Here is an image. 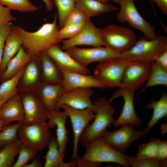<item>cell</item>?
<instances>
[{"mask_svg": "<svg viewBox=\"0 0 167 167\" xmlns=\"http://www.w3.org/2000/svg\"><path fill=\"white\" fill-rule=\"evenodd\" d=\"M57 18L56 13L52 23L43 24L34 32L28 31L23 28L15 25L22 39V47L28 54L37 58L61 41L58 36L60 28L57 24Z\"/></svg>", "mask_w": 167, "mask_h": 167, "instance_id": "obj_1", "label": "cell"}, {"mask_svg": "<svg viewBox=\"0 0 167 167\" xmlns=\"http://www.w3.org/2000/svg\"><path fill=\"white\" fill-rule=\"evenodd\" d=\"M95 107L93 122L85 127L79 142L85 146L95 139L101 136L106 128L113 124L115 110L109 100L104 97L96 99L94 103Z\"/></svg>", "mask_w": 167, "mask_h": 167, "instance_id": "obj_2", "label": "cell"}, {"mask_svg": "<svg viewBox=\"0 0 167 167\" xmlns=\"http://www.w3.org/2000/svg\"><path fill=\"white\" fill-rule=\"evenodd\" d=\"M167 49V37L158 35L153 39L140 37L127 51L120 54V58L129 61L152 63L156 57Z\"/></svg>", "mask_w": 167, "mask_h": 167, "instance_id": "obj_3", "label": "cell"}, {"mask_svg": "<svg viewBox=\"0 0 167 167\" xmlns=\"http://www.w3.org/2000/svg\"><path fill=\"white\" fill-rule=\"evenodd\" d=\"M86 150L82 159L101 163L112 162L124 167H129L128 156L115 150L100 137L93 140L85 146Z\"/></svg>", "mask_w": 167, "mask_h": 167, "instance_id": "obj_4", "label": "cell"}, {"mask_svg": "<svg viewBox=\"0 0 167 167\" xmlns=\"http://www.w3.org/2000/svg\"><path fill=\"white\" fill-rule=\"evenodd\" d=\"M46 121L25 124H22L18 131L22 144L38 152L47 148L52 136Z\"/></svg>", "mask_w": 167, "mask_h": 167, "instance_id": "obj_5", "label": "cell"}, {"mask_svg": "<svg viewBox=\"0 0 167 167\" xmlns=\"http://www.w3.org/2000/svg\"><path fill=\"white\" fill-rule=\"evenodd\" d=\"M129 61L118 57L99 62L95 68L93 76L105 88H118Z\"/></svg>", "mask_w": 167, "mask_h": 167, "instance_id": "obj_6", "label": "cell"}, {"mask_svg": "<svg viewBox=\"0 0 167 167\" xmlns=\"http://www.w3.org/2000/svg\"><path fill=\"white\" fill-rule=\"evenodd\" d=\"M101 32L105 47L120 54L129 49L137 40L132 29L113 24L101 29Z\"/></svg>", "mask_w": 167, "mask_h": 167, "instance_id": "obj_7", "label": "cell"}, {"mask_svg": "<svg viewBox=\"0 0 167 167\" xmlns=\"http://www.w3.org/2000/svg\"><path fill=\"white\" fill-rule=\"evenodd\" d=\"M121 126L119 129L112 131L106 130L101 137L110 146L122 153L134 141L144 138L149 132L146 127L139 131L135 129L134 126L130 124Z\"/></svg>", "mask_w": 167, "mask_h": 167, "instance_id": "obj_8", "label": "cell"}, {"mask_svg": "<svg viewBox=\"0 0 167 167\" xmlns=\"http://www.w3.org/2000/svg\"><path fill=\"white\" fill-rule=\"evenodd\" d=\"M135 0H119L120 7L116 17L118 20L127 22L133 28L141 32L149 39L156 36L155 28L145 19L139 13L135 4Z\"/></svg>", "mask_w": 167, "mask_h": 167, "instance_id": "obj_9", "label": "cell"}, {"mask_svg": "<svg viewBox=\"0 0 167 167\" xmlns=\"http://www.w3.org/2000/svg\"><path fill=\"white\" fill-rule=\"evenodd\" d=\"M151 63L130 61L126 66L118 89L135 92L147 81L150 75Z\"/></svg>", "mask_w": 167, "mask_h": 167, "instance_id": "obj_10", "label": "cell"}, {"mask_svg": "<svg viewBox=\"0 0 167 167\" xmlns=\"http://www.w3.org/2000/svg\"><path fill=\"white\" fill-rule=\"evenodd\" d=\"M64 111L71 122L73 134L72 155L74 159L78 155V147L80 137L84 129L94 119L95 110L91 108L78 109L65 105L59 107Z\"/></svg>", "mask_w": 167, "mask_h": 167, "instance_id": "obj_11", "label": "cell"}, {"mask_svg": "<svg viewBox=\"0 0 167 167\" xmlns=\"http://www.w3.org/2000/svg\"><path fill=\"white\" fill-rule=\"evenodd\" d=\"M66 51L80 64L86 66L92 62H101L120 57V54L105 46L82 48L77 46Z\"/></svg>", "mask_w": 167, "mask_h": 167, "instance_id": "obj_12", "label": "cell"}, {"mask_svg": "<svg viewBox=\"0 0 167 167\" xmlns=\"http://www.w3.org/2000/svg\"><path fill=\"white\" fill-rule=\"evenodd\" d=\"M85 45L94 47L105 46L101 29L96 27L88 19L82 30L75 37L62 41L61 48L64 50L78 45Z\"/></svg>", "mask_w": 167, "mask_h": 167, "instance_id": "obj_13", "label": "cell"}, {"mask_svg": "<svg viewBox=\"0 0 167 167\" xmlns=\"http://www.w3.org/2000/svg\"><path fill=\"white\" fill-rule=\"evenodd\" d=\"M135 93V92L118 89L109 100L111 102L115 99L121 96L124 100V105L121 114L113 124L114 126L118 127L126 124L137 126L142 124L143 121L137 116L135 110L134 105Z\"/></svg>", "mask_w": 167, "mask_h": 167, "instance_id": "obj_14", "label": "cell"}, {"mask_svg": "<svg viewBox=\"0 0 167 167\" xmlns=\"http://www.w3.org/2000/svg\"><path fill=\"white\" fill-rule=\"evenodd\" d=\"M21 97L24 113L22 124H30L46 121L49 112L45 108L38 96L26 93Z\"/></svg>", "mask_w": 167, "mask_h": 167, "instance_id": "obj_15", "label": "cell"}, {"mask_svg": "<svg viewBox=\"0 0 167 167\" xmlns=\"http://www.w3.org/2000/svg\"><path fill=\"white\" fill-rule=\"evenodd\" d=\"M93 91L91 88H79L64 92L59 100L55 109L65 105L74 109H84L91 108L95 110V107L91 100Z\"/></svg>", "mask_w": 167, "mask_h": 167, "instance_id": "obj_16", "label": "cell"}, {"mask_svg": "<svg viewBox=\"0 0 167 167\" xmlns=\"http://www.w3.org/2000/svg\"><path fill=\"white\" fill-rule=\"evenodd\" d=\"M45 53L55 63L60 70L88 74L90 71L74 59L66 51L62 49L59 43L55 44Z\"/></svg>", "mask_w": 167, "mask_h": 167, "instance_id": "obj_17", "label": "cell"}, {"mask_svg": "<svg viewBox=\"0 0 167 167\" xmlns=\"http://www.w3.org/2000/svg\"><path fill=\"white\" fill-rule=\"evenodd\" d=\"M62 75V84L64 92L83 88H105L93 75L60 70Z\"/></svg>", "mask_w": 167, "mask_h": 167, "instance_id": "obj_18", "label": "cell"}, {"mask_svg": "<svg viewBox=\"0 0 167 167\" xmlns=\"http://www.w3.org/2000/svg\"><path fill=\"white\" fill-rule=\"evenodd\" d=\"M67 117L64 111L54 109L49 112L47 122L50 128L56 127V137L62 154H65L68 140V131L66 125Z\"/></svg>", "mask_w": 167, "mask_h": 167, "instance_id": "obj_19", "label": "cell"}, {"mask_svg": "<svg viewBox=\"0 0 167 167\" xmlns=\"http://www.w3.org/2000/svg\"><path fill=\"white\" fill-rule=\"evenodd\" d=\"M24 118L21 96L17 93L2 106L0 110V119L7 124L13 121L22 122Z\"/></svg>", "mask_w": 167, "mask_h": 167, "instance_id": "obj_20", "label": "cell"}, {"mask_svg": "<svg viewBox=\"0 0 167 167\" xmlns=\"http://www.w3.org/2000/svg\"><path fill=\"white\" fill-rule=\"evenodd\" d=\"M64 92L62 84L44 82L40 88L38 97L45 108L49 112L56 109L57 105Z\"/></svg>", "mask_w": 167, "mask_h": 167, "instance_id": "obj_21", "label": "cell"}, {"mask_svg": "<svg viewBox=\"0 0 167 167\" xmlns=\"http://www.w3.org/2000/svg\"><path fill=\"white\" fill-rule=\"evenodd\" d=\"M22 40L15 25L12 26L11 31L5 42L2 58L0 65V79L9 62L15 55L22 45Z\"/></svg>", "mask_w": 167, "mask_h": 167, "instance_id": "obj_22", "label": "cell"}, {"mask_svg": "<svg viewBox=\"0 0 167 167\" xmlns=\"http://www.w3.org/2000/svg\"><path fill=\"white\" fill-rule=\"evenodd\" d=\"M75 7L83 11L90 18L102 13L110 12L118 9L110 3L97 0H76Z\"/></svg>", "mask_w": 167, "mask_h": 167, "instance_id": "obj_23", "label": "cell"}, {"mask_svg": "<svg viewBox=\"0 0 167 167\" xmlns=\"http://www.w3.org/2000/svg\"><path fill=\"white\" fill-rule=\"evenodd\" d=\"M34 58L28 54L22 47L8 63L0 79L3 82L10 78L28 64Z\"/></svg>", "mask_w": 167, "mask_h": 167, "instance_id": "obj_24", "label": "cell"}, {"mask_svg": "<svg viewBox=\"0 0 167 167\" xmlns=\"http://www.w3.org/2000/svg\"><path fill=\"white\" fill-rule=\"evenodd\" d=\"M39 58L41 61L44 82L54 84H62L61 71L54 61L45 53Z\"/></svg>", "mask_w": 167, "mask_h": 167, "instance_id": "obj_25", "label": "cell"}, {"mask_svg": "<svg viewBox=\"0 0 167 167\" xmlns=\"http://www.w3.org/2000/svg\"><path fill=\"white\" fill-rule=\"evenodd\" d=\"M146 107L153 110L152 117L146 127L149 131L159 121L167 116V95L166 92H163L159 100L152 101L146 105Z\"/></svg>", "mask_w": 167, "mask_h": 167, "instance_id": "obj_26", "label": "cell"}, {"mask_svg": "<svg viewBox=\"0 0 167 167\" xmlns=\"http://www.w3.org/2000/svg\"><path fill=\"white\" fill-rule=\"evenodd\" d=\"M47 147L48 149L45 157L44 167H59L64 161L65 154L61 153L56 136H52Z\"/></svg>", "mask_w": 167, "mask_h": 167, "instance_id": "obj_27", "label": "cell"}, {"mask_svg": "<svg viewBox=\"0 0 167 167\" xmlns=\"http://www.w3.org/2000/svg\"><path fill=\"white\" fill-rule=\"evenodd\" d=\"M158 85L167 86V70L154 62L151 63L150 75L140 92L145 91L148 88Z\"/></svg>", "mask_w": 167, "mask_h": 167, "instance_id": "obj_28", "label": "cell"}, {"mask_svg": "<svg viewBox=\"0 0 167 167\" xmlns=\"http://www.w3.org/2000/svg\"><path fill=\"white\" fill-rule=\"evenodd\" d=\"M24 71V67L10 78L2 82L0 86V100L4 103L16 94L18 84Z\"/></svg>", "mask_w": 167, "mask_h": 167, "instance_id": "obj_29", "label": "cell"}, {"mask_svg": "<svg viewBox=\"0 0 167 167\" xmlns=\"http://www.w3.org/2000/svg\"><path fill=\"white\" fill-rule=\"evenodd\" d=\"M22 142L18 139L0 149V167H11Z\"/></svg>", "mask_w": 167, "mask_h": 167, "instance_id": "obj_30", "label": "cell"}, {"mask_svg": "<svg viewBox=\"0 0 167 167\" xmlns=\"http://www.w3.org/2000/svg\"><path fill=\"white\" fill-rule=\"evenodd\" d=\"M160 138H151L147 143L141 144L135 157L138 159L157 158Z\"/></svg>", "mask_w": 167, "mask_h": 167, "instance_id": "obj_31", "label": "cell"}, {"mask_svg": "<svg viewBox=\"0 0 167 167\" xmlns=\"http://www.w3.org/2000/svg\"><path fill=\"white\" fill-rule=\"evenodd\" d=\"M0 3L11 10L22 13L35 12L40 8L34 5L30 0H0Z\"/></svg>", "mask_w": 167, "mask_h": 167, "instance_id": "obj_32", "label": "cell"}, {"mask_svg": "<svg viewBox=\"0 0 167 167\" xmlns=\"http://www.w3.org/2000/svg\"><path fill=\"white\" fill-rule=\"evenodd\" d=\"M58 11L60 29L64 26L69 15L75 7L76 0H54Z\"/></svg>", "mask_w": 167, "mask_h": 167, "instance_id": "obj_33", "label": "cell"}, {"mask_svg": "<svg viewBox=\"0 0 167 167\" xmlns=\"http://www.w3.org/2000/svg\"><path fill=\"white\" fill-rule=\"evenodd\" d=\"M22 124V122L9 123L2 128L0 131V147L2 148L18 139V130Z\"/></svg>", "mask_w": 167, "mask_h": 167, "instance_id": "obj_34", "label": "cell"}, {"mask_svg": "<svg viewBox=\"0 0 167 167\" xmlns=\"http://www.w3.org/2000/svg\"><path fill=\"white\" fill-rule=\"evenodd\" d=\"M129 166L132 167H164L167 166V159L161 161L157 158L138 159L129 156Z\"/></svg>", "mask_w": 167, "mask_h": 167, "instance_id": "obj_35", "label": "cell"}, {"mask_svg": "<svg viewBox=\"0 0 167 167\" xmlns=\"http://www.w3.org/2000/svg\"><path fill=\"white\" fill-rule=\"evenodd\" d=\"M35 58L27 64L23 75V82L24 85L28 86L33 85L37 82L39 76L38 68L34 61Z\"/></svg>", "mask_w": 167, "mask_h": 167, "instance_id": "obj_36", "label": "cell"}, {"mask_svg": "<svg viewBox=\"0 0 167 167\" xmlns=\"http://www.w3.org/2000/svg\"><path fill=\"white\" fill-rule=\"evenodd\" d=\"M37 152L22 143L18 152V159L11 167H24L29 161L32 160L37 156Z\"/></svg>", "mask_w": 167, "mask_h": 167, "instance_id": "obj_37", "label": "cell"}, {"mask_svg": "<svg viewBox=\"0 0 167 167\" xmlns=\"http://www.w3.org/2000/svg\"><path fill=\"white\" fill-rule=\"evenodd\" d=\"M86 21L79 23L64 26L60 29L58 35L59 39L62 40L73 38L77 35L84 29L86 24Z\"/></svg>", "mask_w": 167, "mask_h": 167, "instance_id": "obj_38", "label": "cell"}, {"mask_svg": "<svg viewBox=\"0 0 167 167\" xmlns=\"http://www.w3.org/2000/svg\"><path fill=\"white\" fill-rule=\"evenodd\" d=\"M90 19L83 11L75 7L67 17L64 26L86 21Z\"/></svg>", "mask_w": 167, "mask_h": 167, "instance_id": "obj_39", "label": "cell"}, {"mask_svg": "<svg viewBox=\"0 0 167 167\" xmlns=\"http://www.w3.org/2000/svg\"><path fill=\"white\" fill-rule=\"evenodd\" d=\"M12 28L9 23L0 25V65L2 62L6 39Z\"/></svg>", "mask_w": 167, "mask_h": 167, "instance_id": "obj_40", "label": "cell"}, {"mask_svg": "<svg viewBox=\"0 0 167 167\" xmlns=\"http://www.w3.org/2000/svg\"><path fill=\"white\" fill-rule=\"evenodd\" d=\"M16 20V18L11 14V10L0 3V25Z\"/></svg>", "mask_w": 167, "mask_h": 167, "instance_id": "obj_41", "label": "cell"}, {"mask_svg": "<svg viewBox=\"0 0 167 167\" xmlns=\"http://www.w3.org/2000/svg\"><path fill=\"white\" fill-rule=\"evenodd\" d=\"M76 163V167H99L101 166V163L93 162L82 159L80 156L78 155L74 159Z\"/></svg>", "mask_w": 167, "mask_h": 167, "instance_id": "obj_42", "label": "cell"}, {"mask_svg": "<svg viewBox=\"0 0 167 167\" xmlns=\"http://www.w3.org/2000/svg\"><path fill=\"white\" fill-rule=\"evenodd\" d=\"M167 141H161L158 148L157 158L161 161L167 159Z\"/></svg>", "mask_w": 167, "mask_h": 167, "instance_id": "obj_43", "label": "cell"}, {"mask_svg": "<svg viewBox=\"0 0 167 167\" xmlns=\"http://www.w3.org/2000/svg\"><path fill=\"white\" fill-rule=\"evenodd\" d=\"M154 62L164 69L167 70V49L156 57Z\"/></svg>", "mask_w": 167, "mask_h": 167, "instance_id": "obj_44", "label": "cell"}, {"mask_svg": "<svg viewBox=\"0 0 167 167\" xmlns=\"http://www.w3.org/2000/svg\"><path fill=\"white\" fill-rule=\"evenodd\" d=\"M157 5L162 14L167 16V0H151Z\"/></svg>", "mask_w": 167, "mask_h": 167, "instance_id": "obj_45", "label": "cell"}, {"mask_svg": "<svg viewBox=\"0 0 167 167\" xmlns=\"http://www.w3.org/2000/svg\"><path fill=\"white\" fill-rule=\"evenodd\" d=\"M40 156H37L32 160V162L26 165L24 167H41L43 165L40 160Z\"/></svg>", "mask_w": 167, "mask_h": 167, "instance_id": "obj_46", "label": "cell"}, {"mask_svg": "<svg viewBox=\"0 0 167 167\" xmlns=\"http://www.w3.org/2000/svg\"><path fill=\"white\" fill-rule=\"evenodd\" d=\"M76 167V163L75 159H71L68 162L64 161L60 165L59 167Z\"/></svg>", "mask_w": 167, "mask_h": 167, "instance_id": "obj_47", "label": "cell"}, {"mask_svg": "<svg viewBox=\"0 0 167 167\" xmlns=\"http://www.w3.org/2000/svg\"><path fill=\"white\" fill-rule=\"evenodd\" d=\"M44 2L45 7L48 11H51L54 6V3L52 0H42Z\"/></svg>", "mask_w": 167, "mask_h": 167, "instance_id": "obj_48", "label": "cell"}, {"mask_svg": "<svg viewBox=\"0 0 167 167\" xmlns=\"http://www.w3.org/2000/svg\"><path fill=\"white\" fill-rule=\"evenodd\" d=\"M161 132L165 134L167 132V124H163L161 126Z\"/></svg>", "mask_w": 167, "mask_h": 167, "instance_id": "obj_49", "label": "cell"}, {"mask_svg": "<svg viewBox=\"0 0 167 167\" xmlns=\"http://www.w3.org/2000/svg\"><path fill=\"white\" fill-rule=\"evenodd\" d=\"M6 124V123L5 121L0 119V131L2 128Z\"/></svg>", "mask_w": 167, "mask_h": 167, "instance_id": "obj_50", "label": "cell"}, {"mask_svg": "<svg viewBox=\"0 0 167 167\" xmlns=\"http://www.w3.org/2000/svg\"><path fill=\"white\" fill-rule=\"evenodd\" d=\"M101 2H108L110 1H112L119 4V0H97Z\"/></svg>", "mask_w": 167, "mask_h": 167, "instance_id": "obj_51", "label": "cell"}, {"mask_svg": "<svg viewBox=\"0 0 167 167\" xmlns=\"http://www.w3.org/2000/svg\"><path fill=\"white\" fill-rule=\"evenodd\" d=\"M4 104V102L2 100H0V110L2 105Z\"/></svg>", "mask_w": 167, "mask_h": 167, "instance_id": "obj_52", "label": "cell"}]
</instances>
